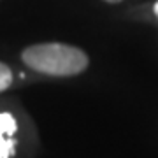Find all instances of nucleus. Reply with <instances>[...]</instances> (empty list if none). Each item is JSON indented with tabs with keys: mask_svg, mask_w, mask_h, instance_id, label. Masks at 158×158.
Returning a JSON list of instances; mask_svg holds the SVG:
<instances>
[{
	"mask_svg": "<svg viewBox=\"0 0 158 158\" xmlns=\"http://www.w3.org/2000/svg\"><path fill=\"white\" fill-rule=\"evenodd\" d=\"M21 60L27 67L40 74L55 77H70L85 72L88 67V55L76 46L62 42H42L25 48Z\"/></svg>",
	"mask_w": 158,
	"mask_h": 158,
	"instance_id": "f257e3e1",
	"label": "nucleus"
},
{
	"mask_svg": "<svg viewBox=\"0 0 158 158\" xmlns=\"http://www.w3.org/2000/svg\"><path fill=\"white\" fill-rule=\"evenodd\" d=\"M18 130V123L11 113H0V158L14 156L16 141L12 139Z\"/></svg>",
	"mask_w": 158,
	"mask_h": 158,
	"instance_id": "f03ea898",
	"label": "nucleus"
},
{
	"mask_svg": "<svg viewBox=\"0 0 158 158\" xmlns=\"http://www.w3.org/2000/svg\"><path fill=\"white\" fill-rule=\"evenodd\" d=\"M153 11H155V14H156V18H158V0L155 2V6H153Z\"/></svg>",
	"mask_w": 158,
	"mask_h": 158,
	"instance_id": "20e7f679",
	"label": "nucleus"
},
{
	"mask_svg": "<svg viewBox=\"0 0 158 158\" xmlns=\"http://www.w3.org/2000/svg\"><path fill=\"white\" fill-rule=\"evenodd\" d=\"M104 2H107V4H119L121 0H104Z\"/></svg>",
	"mask_w": 158,
	"mask_h": 158,
	"instance_id": "39448f33",
	"label": "nucleus"
},
{
	"mask_svg": "<svg viewBox=\"0 0 158 158\" xmlns=\"http://www.w3.org/2000/svg\"><path fill=\"white\" fill-rule=\"evenodd\" d=\"M11 85H12V70L6 63L0 62V93L6 91Z\"/></svg>",
	"mask_w": 158,
	"mask_h": 158,
	"instance_id": "7ed1b4c3",
	"label": "nucleus"
}]
</instances>
